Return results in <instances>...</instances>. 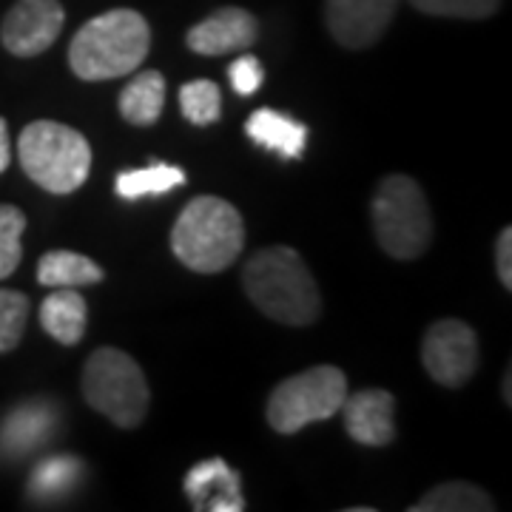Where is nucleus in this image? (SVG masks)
Instances as JSON below:
<instances>
[{"instance_id": "nucleus-1", "label": "nucleus", "mask_w": 512, "mask_h": 512, "mask_svg": "<svg viewBox=\"0 0 512 512\" xmlns=\"http://www.w3.org/2000/svg\"><path fill=\"white\" fill-rule=\"evenodd\" d=\"M242 288L268 319L291 328L313 325L322 313L319 285L305 259L288 245L256 251L242 271Z\"/></svg>"}, {"instance_id": "nucleus-2", "label": "nucleus", "mask_w": 512, "mask_h": 512, "mask_svg": "<svg viewBox=\"0 0 512 512\" xmlns=\"http://www.w3.org/2000/svg\"><path fill=\"white\" fill-rule=\"evenodd\" d=\"M151 49V29L134 9H111L80 26L69 46V66L80 80H114L131 74Z\"/></svg>"}, {"instance_id": "nucleus-3", "label": "nucleus", "mask_w": 512, "mask_h": 512, "mask_svg": "<svg viewBox=\"0 0 512 512\" xmlns=\"http://www.w3.org/2000/svg\"><path fill=\"white\" fill-rule=\"evenodd\" d=\"M245 245V222L231 202L197 197L171 228V251L197 274H220L237 262Z\"/></svg>"}, {"instance_id": "nucleus-4", "label": "nucleus", "mask_w": 512, "mask_h": 512, "mask_svg": "<svg viewBox=\"0 0 512 512\" xmlns=\"http://www.w3.org/2000/svg\"><path fill=\"white\" fill-rule=\"evenodd\" d=\"M18 157L26 177L49 194H72L89 180L92 146L77 128L35 120L20 131Z\"/></svg>"}, {"instance_id": "nucleus-5", "label": "nucleus", "mask_w": 512, "mask_h": 512, "mask_svg": "<svg viewBox=\"0 0 512 512\" xmlns=\"http://www.w3.org/2000/svg\"><path fill=\"white\" fill-rule=\"evenodd\" d=\"M370 217L382 251L393 259H419L433 239V214L413 177H384L370 205Z\"/></svg>"}, {"instance_id": "nucleus-6", "label": "nucleus", "mask_w": 512, "mask_h": 512, "mask_svg": "<svg viewBox=\"0 0 512 512\" xmlns=\"http://www.w3.org/2000/svg\"><path fill=\"white\" fill-rule=\"evenodd\" d=\"M83 399L123 430L143 424L151 402L146 373L128 353L100 348L83 367Z\"/></svg>"}, {"instance_id": "nucleus-7", "label": "nucleus", "mask_w": 512, "mask_h": 512, "mask_svg": "<svg viewBox=\"0 0 512 512\" xmlns=\"http://www.w3.org/2000/svg\"><path fill=\"white\" fill-rule=\"evenodd\" d=\"M348 376L333 365H316L279 382L268 399V424L282 436H293L313 421H325L342 410Z\"/></svg>"}, {"instance_id": "nucleus-8", "label": "nucleus", "mask_w": 512, "mask_h": 512, "mask_svg": "<svg viewBox=\"0 0 512 512\" xmlns=\"http://www.w3.org/2000/svg\"><path fill=\"white\" fill-rule=\"evenodd\" d=\"M421 362L441 387H464L478 367V336L461 319H441L430 325L421 342Z\"/></svg>"}, {"instance_id": "nucleus-9", "label": "nucleus", "mask_w": 512, "mask_h": 512, "mask_svg": "<svg viewBox=\"0 0 512 512\" xmlns=\"http://www.w3.org/2000/svg\"><path fill=\"white\" fill-rule=\"evenodd\" d=\"M66 23L60 0H18L0 26V40L15 57L43 55Z\"/></svg>"}, {"instance_id": "nucleus-10", "label": "nucleus", "mask_w": 512, "mask_h": 512, "mask_svg": "<svg viewBox=\"0 0 512 512\" xmlns=\"http://www.w3.org/2000/svg\"><path fill=\"white\" fill-rule=\"evenodd\" d=\"M399 0H328L325 20L330 35L345 49H370L387 32Z\"/></svg>"}, {"instance_id": "nucleus-11", "label": "nucleus", "mask_w": 512, "mask_h": 512, "mask_svg": "<svg viewBox=\"0 0 512 512\" xmlns=\"http://www.w3.org/2000/svg\"><path fill=\"white\" fill-rule=\"evenodd\" d=\"M183 490L197 512H242V481L225 458H208L188 470Z\"/></svg>"}, {"instance_id": "nucleus-12", "label": "nucleus", "mask_w": 512, "mask_h": 512, "mask_svg": "<svg viewBox=\"0 0 512 512\" xmlns=\"http://www.w3.org/2000/svg\"><path fill=\"white\" fill-rule=\"evenodd\" d=\"M345 413V430L353 441L365 444V447H387L396 439V399L379 390V387H367L353 396H345L342 402Z\"/></svg>"}, {"instance_id": "nucleus-13", "label": "nucleus", "mask_w": 512, "mask_h": 512, "mask_svg": "<svg viewBox=\"0 0 512 512\" xmlns=\"http://www.w3.org/2000/svg\"><path fill=\"white\" fill-rule=\"evenodd\" d=\"M256 40V20L251 12L237 9V6H225L217 9L214 15L200 20L197 26L188 29L185 43L191 52L205 57H220L228 52H239L245 46H251Z\"/></svg>"}, {"instance_id": "nucleus-14", "label": "nucleus", "mask_w": 512, "mask_h": 512, "mask_svg": "<svg viewBox=\"0 0 512 512\" xmlns=\"http://www.w3.org/2000/svg\"><path fill=\"white\" fill-rule=\"evenodd\" d=\"M57 427V407L49 402H26L0 421V453L9 458L26 456L43 441L52 439Z\"/></svg>"}, {"instance_id": "nucleus-15", "label": "nucleus", "mask_w": 512, "mask_h": 512, "mask_svg": "<svg viewBox=\"0 0 512 512\" xmlns=\"http://www.w3.org/2000/svg\"><path fill=\"white\" fill-rule=\"evenodd\" d=\"M245 134L259 148L279 154L285 160H299L308 143V126L274 109H256L245 123Z\"/></svg>"}, {"instance_id": "nucleus-16", "label": "nucleus", "mask_w": 512, "mask_h": 512, "mask_svg": "<svg viewBox=\"0 0 512 512\" xmlns=\"http://www.w3.org/2000/svg\"><path fill=\"white\" fill-rule=\"evenodd\" d=\"M86 322L89 308L77 288H55L40 305V325L60 345H77L86 333Z\"/></svg>"}, {"instance_id": "nucleus-17", "label": "nucleus", "mask_w": 512, "mask_h": 512, "mask_svg": "<svg viewBox=\"0 0 512 512\" xmlns=\"http://www.w3.org/2000/svg\"><path fill=\"white\" fill-rule=\"evenodd\" d=\"M103 268L74 251H49L37 262V282L43 288H86L103 282Z\"/></svg>"}, {"instance_id": "nucleus-18", "label": "nucleus", "mask_w": 512, "mask_h": 512, "mask_svg": "<svg viewBox=\"0 0 512 512\" xmlns=\"http://www.w3.org/2000/svg\"><path fill=\"white\" fill-rule=\"evenodd\" d=\"M165 106V77L160 72H140L120 92V114L131 126H154Z\"/></svg>"}, {"instance_id": "nucleus-19", "label": "nucleus", "mask_w": 512, "mask_h": 512, "mask_svg": "<svg viewBox=\"0 0 512 512\" xmlns=\"http://www.w3.org/2000/svg\"><path fill=\"white\" fill-rule=\"evenodd\" d=\"M185 185V171L180 165L171 163H151L146 168H134V171H120L114 188L120 200H143V197H157L168 194L174 188Z\"/></svg>"}, {"instance_id": "nucleus-20", "label": "nucleus", "mask_w": 512, "mask_h": 512, "mask_svg": "<svg viewBox=\"0 0 512 512\" xmlns=\"http://www.w3.org/2000/svg\"><path fill=\"white\" fill-rule=\"evenodd\" d=\"M490 512L495 504L490 495L470 481H447L413 504V512Z\"/></svg>"}, {"instance_id": "nucleus-21", "label": "nucleus", "mask_w": 512, "mask_h": 512, "mask_svg": "<svg viewBox=\"0 0 512 512\" xmlns=\"http://www.w3.org/2000/svg\"><path fill=\"white\" fill-rule=\"evenodd\" d=\"M83 478V464L80 458L74 456H49L43 461H37L32 481H29V493L43 501L52 498H63L66 493H72L74 484Z\"/></svg>"}, {"instance_id": "nucleus-22", "label": "nucleus", "mask_w": 512, "mask_h": 512, "mask_svg": "<svg viewBox=\"0 0 512 512\" xmlns=\"http://www.w3.org/2000/svg\"><path fill=\"white\" fill-rule=\"evenodd\" d=\"M180 109L194 126H211L220 120L222 94L211 80H191L180 89Z\"/></svg>"}, {"instance_id": "nucleus-23", "label": "nucleus", "mask_w": 512, "mask_h": 512, "mask_svg": "<svg viewBox=\"0 0 512 512\" xmlns=\"http://www.w3.org/2000/svg\"><path fill=\"white\" fill-rule=\"evenodd\" d=\"M26 231V214L15 205H0V279L18 271L23 259V245L20 237Z\"/></svg>"}, {"instance_id": "nucleus-24", "label": "nucleus", "mask_w": 512, "mask_h": 512, "mask_svg": "<svg viewBox=\"0 0 512 512\" xmlns=\"http://www.w3.org/2000/svg\"><path fill=\"white\" fill-rule=\"evenodd\" d=\"M26 319H29V296L0 288V353L18 348L26 330Z\"/></svg>"}, {"instance_id": "nucleus-25", "label": "nucleus", "mask_w": 512, "mask_h": 512, "mask_svg": "<svg viewBox=\"0 0 512 512\" xmlns=\"http://www.w3.org/2000/svg\"><path fill=\"white\" fill-rule=\"evenodd\" d=\"M424 15L436 18H464L481 20L498 12L501 0H410Z\"/></svg>"}, {"instance_id": "nucleus-26", "label": "nucleus", "mask_w": 512, "mask_h": 512, "mask_svg": "<svg viewBox=\"0 0 512 512\" xmlns=\"http://www.w3.org/2000/svg\"><path fill=\"white\" fill-rule=\"evenodd\" d=\"M228 80H231V89H234L239 97H251V94H256V89L262 86L265 69H262V63H259L254 55H242L228 66Z\"/></svg>"}, {"instance_id": "nucleus-27", "label": "nucleus", "mask_w": 512, "mask_h": 512, "mask_svg": "<svg viewBox=\"0 0 512 512\" xmlns=\"http://www.w3.org/2000/svg\"><path fill=\"white\" fill-rule=\"evenodd\" d=\"M495 268H498V279L501 285L510 291L512 288V228H504L495 242Z\"/></svg>"}, {"instance_id": "nucleus-28", "label": "nucleus", "mask_w": 512, "mask_h": 512, "mask_svg": "<svg viewBox=\"0 0 512 512\" xmlns=\"http://www.w3.org/2000/svg\"><path fill=\"white\" fill-rule=\"evenodd\" d=\"M12 163V146H9V126H6V120L0 117V174L9 168Z\"/></svg>"}]
</instances>
